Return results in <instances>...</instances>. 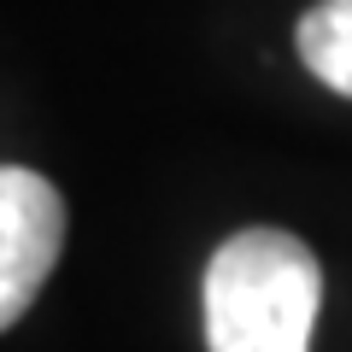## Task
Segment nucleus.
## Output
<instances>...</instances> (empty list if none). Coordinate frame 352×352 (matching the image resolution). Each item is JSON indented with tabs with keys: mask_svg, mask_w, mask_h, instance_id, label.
<instances>
[{
	"mask_svg": "<svg viewBox=\"0 0 352 352\" xmlns=\"http://www.w3.org/2000/svg\"><path fill=\"white\" fill-rule=\"evenodd\" d=\"M323 264L288 229H241L206 264L212 352H311Z\"/></svg>",
	"mask_w": 352,
	"mask_h": 352,
	"instance_id": "nucleus-1",
	"label": "nucleus"
},
{
	"mask_svg": "<svg viewBox=\"0 0 352 352\" xmlns=\"http://www.w3.org/2000/svg\"><path fill=\"white\" fill-rule=\"evenodd\" d=\"M65 247V200L47 176L0 164V329L36 305Z\"/></svg>",
	"mask_w": 352,
	"mask_h": 352,
	"instance_id": "nucleus-2",
	"label": "nucleus"
},
{
	"mask_svg": "<svg viewBox=\"0 0 352 352\" xmlns=\"http://www.w3.org/2000/svg\"><path fill=\"white\" fill-rule=\"evenodd\" d=\"M300 59L323 88L352 100V0H317L300 18Z\"/></svg>",
	"mask_w": 352,
	"mask_h": 352,
	"instance_id": "nucleus-3",
	"label": "nucleus"
}]
</instances>
